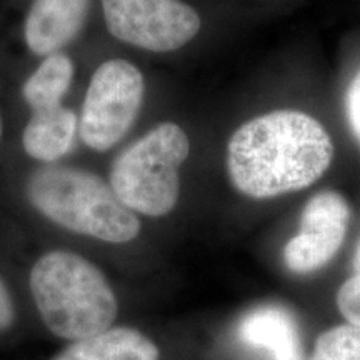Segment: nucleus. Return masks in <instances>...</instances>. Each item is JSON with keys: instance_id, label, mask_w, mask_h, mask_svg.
Masks as SVG:
<instances>
[{"instance_id": "1", "label": "nucleus", "mask_w": 360, "mask_h": 360, "mask_svg": "<svg viewBox=\"0 0 360 360\" xmlns=\"http://www.w3.org/2000/svg\"><path fill=\"white\" fill-rule=\"evenodd\" d=\"M334 159L326 127L299 110L250 119L232 134L227 172L232 186L255 200L276 199L317 182Z\"/></svg>"}, {"instance_id": "2", "label": "nucleus", "mask_w": 360, "mask_h": 360, "mask_svg": "<svg viewBox=\"0 0 360 360\" xmlns=\"http://www.w3.org/2000/svg\"><path fill=\"white\" fill-rule=\"evenodd\" d=\"M29 290L40 322L64 344L114 327L120 304L109 278L92 260L70 250H51L35 260Z\"/></svg>"}, {"instance_id": "3", "label": "nucleus", "mask_w": 360, "mask_h": 360, "mask_svg": "<svg viewBox=\"0 0 360 360\" xmlns=\"http://www.w3.org/2000/svg\"><path fill=\"white\" fill-rule=\"evenodd\" d=\"M25 197L42 217L57 227L103 244H129L141 233L142 224L137 214L119 200L109 182L87 170H35L27 179Z\"/></svg>"}, {"instance_id": "4", "label": "nucleus", "mask_w": 360, "mask_h": 360, "mask_svg": "<svg viewBox=\"0 0 360 360\" xmlns=\"http://www.w3.org/2000/svg\"><path fill=\"white\" fill-rule=\"evenodd\" d=\"M188 152L191 142L180 125H157L114 160L112 191L132 212L165 217L179 202L180 167Z\"/></svg>"}, {"instance_id": "5", "label": "nucleus", "mask_w": 360, "mask_h": 360, "mask_svg": "<svg viewBox=\"0 0 360 360\" xmlns=\"http://www.w3.org/2000/svg\"><path fill=\"white\" fill-rule=\"evenodd\" d=\"M146 84L137 67L127 60H107L90 79L79 134L85 146L105 152L117 146L141 112Z\"/></svg>"}, {"instance_id": "6", "label": "nucleus", "mask_w": 360, "mask_h": 360, "mask_svg": "<svg viewBox=\"0 0 360 360\" xmlns=\"http://www.w3.org/2000/svg\"><path fill=\"white\" fill-rule=\"evenodd\" d=\"M109 32L150 52H174L199 34V13L180 0H102Z\"/></svg>"}, {"instance_id": "7", "label": "nucleus", "mask_w": 360, "mask_h": 360, "mask_svg": "<svg viewBox=\"0 0 360 360\" xmlns=\"http://www.w3.org/2000/svg\"><path fill=\"white\" fill-rule=\"evenodd\" d=\"M350 205L335 191H322L305 204L299 232L283 247V264L292 274L321 270L339 254L350 224Z\"/></svg>"}, {"instance_id": "8", "label": "nucleus", "mask_w": 360, "mask_h": 360, "mask_svg": "<svg viewBox=\"0 0 360 360\" xmlns=\"http://www.w3.org/2000/svg\"><path fill=\"white\" fill-rule=\"evenodd\" d=\"M236 339L269 360H304L300 328L295 315L278 304L252 307L236 326Z\"/></svg>"}, {"instance_id": "9", "label": "nucleus", "mask_w": 360, "mask_h": 360, "mask_svg": "<svg viewBox=\"0 0 360 360\" xmlns=\"http://www.w3.org/2000/svg\"><path fill=\"white\" fill-rule=\"evenodd\" d=\"M92 0H34L25 20V42L35 56H52L74 40L87 22Z\"/></svg>"}, {"instance_id": "10", "label": "nucleus", "mask_w": 360, "mask_h": 360, "mask_svg": "<svg viewBox=\"0 0 360 360\" xmlns=\"http://www.w3.org/2000/svg\"><path fill=\"white\" fill-rule=\"evenodd\" d=\"M49 360H160V349L141 328L119 326L65 344Z\"/></svg>"}, {"instance_id": "11", "label": "nucleus", "mask_w": 360, "mask_h": 360, "mask_svg": "<svg viewBox=\"0 0 360 360\" xmlns=\"http://www.w3.org/2000/svg\"><path fill=\"white\" fill-rule=\"evenodd\" d=\"M79 117L64 103H47L32 109V117L22 134V146L32 159L53 162L74 146Z\"/></svg>"}, {"instance_id": "12", "label": "nucleus", "mask_w": 360, "mask_h": 360, "mask_svg": "<svg viewBox=\"0 0 360 360\" xmlns=\"http://www.w3.org/2000/svg\"><path fill=\"white\" fill-rule=\"evenodd\" d=\"M74 79V62L65 53L57 52L45 57L37 70L27 80L22 94L30 109L47 105V103H62V98L69 92Z\"/></svg>"}, {"instance_id": "13", "label": "nucleus", "mask_w": 360, "mask_h": 360, "mask_svg": "<svg viewBox=\"0 0 360 360\" xmlns=\"http://www.w3.org/2000/svg\"><path fill=\"white\" fill-rule=\"evenodd\" d=\"M309 360H360V326L332 327L315 342Z\"/></svg>"}, {"instance_id": "14", "label": "nucleus", "mask_w": 360, "mask_h": 360, "mask_svg": "<svg viewBox=\"0 0 360 360\" xmlns=\"http://www.w3.org/2000/svg\"><path fill=\"white\" fill-rule=\"evenodd\" d=\"M337 307L349 323L360 326V276L354 274L337 292Z\"/></svg>"}, {"instance_id": "15", "label": "nucleus", "mask_w": 360, "mask_h": 360, "mask_svg": "<svg viewBox=\"0 0 360 360\" xmlns=\"http://www.w3.org/2000/svg\"><path fill=\"white\" fill-rule=\"evenodd\" d=\"M17 322V309L7 283L0 276V339L12 330Z\"/></svg>"}, {"instance_id": "16", "label": "nucleus", "mask_w": 360, "mask_h": 360, "mask_svg": "<svg viewBox=\"0 0 360 360\" xmlns=\"http://www.w3.org/2000/svg\"><path fill=\"white\" fill-rule=\"evenodd\" d=\"M345 110H347L350 127L360 141V72L349 85L347 96H345Z\"/></svg>"}, {"instance_id": "17", "label": "nucleus", "mask_w": 360, "mask_h": 360, "mask_svg": "<svg viewBox=\"0 0 360 360\" xmlns=\"http://www.w3.org/2000/svg\"><path fill=\"white\" fill-rule=\"evenodd\" d=\"M354 270H355V274H359L360 276V242H359L357 249H355V254H354Z\"/></svg>"}, {"instance_id": "18", "label": "nucleus", "mask_w": 360, "mask_h": 360, "mask_svg": "<svg viewBox=\"0 0 360 360\" xmlns=\"http://www.w3.org/2000/svg\"><path fill=\"white\" fill-rule=\"evenodd\" d=\"M2 132H4V129H2V117H0V141H2Z\"/></svg>"}]
</instances>
